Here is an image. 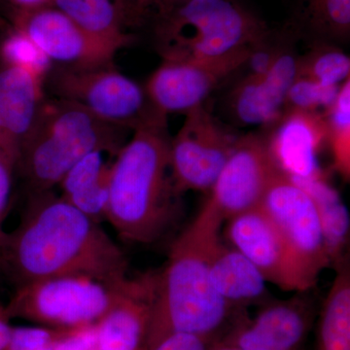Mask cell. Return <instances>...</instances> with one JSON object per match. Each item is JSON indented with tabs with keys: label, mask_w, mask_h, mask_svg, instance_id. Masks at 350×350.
Instances as JSON below:
<instances>
[{
	"label": "cell",
	"mask_w": 350,
	"mask_h": 350,
	"mask_svg": "<svg viewBox=\"0 0 350 350\" xmlns=\"http://www.w3.org/2000/svg\"><path fill=\"white\" fill-rule=\"evenodd\" d=\"M0 262L16 287L61 275L128 278L125 255L100 224L52 191L31 195L19 226L6 234Z\"/></svg>",
	"instance_id": "cell-1"
},
{
	"label": "cell",
	"mask_w": 350,
	"mask_h": 350,
	"mask_svg": "<svg viewBox=\"0 0 350 350\" xmlns=\"http://www.w3.org/2000/svg\"><path fill=\"white\" fill-rule=\"evenodd\" d=\"M225 220L206 200L194 220L177 236L165 266L154 273V300L146 349L174 334L219 340L238 317L209 278V257L222 236Z\"/></svg>",
	"instance_id": "cell-2"
},
{
	"label": "cell",
	"mask_w": 350,
	"mask_h": 350,
	"mask_svg": "<svg viewBox=\"0 0 350 350\" xmlns=\"http://www.w3.org/2000/svg\"><path fill=\"white\" fill-rule=\"evenodd\" d=\"M170 138L167 117H160L133 131L111 162L107 221L126 243H156L176 219Z\"/></svg>",
	"instance_id": "cell-3"
},
{
	"label": "cell",
	"mask_w": 350,
	"mask_h": 350,
	"mask_svg": "<svg viewBox=\"0 0 350 350\" xmlns=\"http://www.w3.org/2000/svg\"><path fill=\"white\" fill-rule=\"evenodd\" d=\"M124 131L70 101L46 100L16 169L22 172L31 195L49 192L87 154L101 150L116 155L125 144Z\"/></svg>",
	"instance_id": "cell-4"
},
{
	"label": "cell",
	"mask_w": 350,
	"mask_h": 350,
	"mask_svg": "<svg viewBox=\"0 0 350 350\" xmlns=\"http://www.w3.org/2000/svg\"><path fill=\"white\" fill-rule=\"evenodd\" d=\"M163 59L206 61L250 50L268 25L236 0H189L155 20Z\"/></svg>",
	"instance_id": "cell-5"
},
{
	"label": "cell",
	"mask_w": 350,
	"mask_h": 350,
	"mask_svg": "<svg viewBox=\"0 0 350 350\" xmlns=\"http://www.w3.org/2000/svg\"><path fill=\"white\" fill-rule=\"evenodd\" d=\"M131 278L108 282L91 275L44 278L16 287L6 305L11 319L69 329L96 324L118 300Z\"/></svg>",
	"instance_id": "cell-6"
},
{
	"label": "cell",
	"mask_w": 350,
	"mask_h": 350,
	"mask_svg": "<svg viewBox=\"0 0 350 350\" xmlns=\"http://www.w3.org/2000/svg\"><path fill=\"white\" fill-rule=\"evenodd\" d=\"M57 98L79 105L96 118L124 130L167 117L156 111L144 87L115 66L68 68L54 64L45 80Z\"/></svg>",
	"instance_id": "cell-7"
},
{
	"label": "cell",
	"mask_w": 350,
	"mask_h": 350,
	"mask_svg": "<svg viewBox=\"0 0 350 350\" xmlns=\"http://www.w3.org/2000/svg\"><path fill=\"white\" fill-rule=\"evenodd\" d=\"M238 137L206 105L185 114L170 144V174L177 192H211Z\"/></svg>",
	"instance_id": "cell-8"
},
{
	"label": "cell",
	"mask_w": 350,
	"mask_h": 350,
	"mask_svg": "<svg viewBox=\"0 0 350 350\" xmlns=\"http://www.w3.org/2000/svg\"><path fill=\"white\" fill-rule=\"evenodd\" d=\"M228 243L247 258L266 282L285 292L310 291L317 280L306 271L261 206L225 221Z\"/></svg>",
	"instance_id": "cell-9"
},
{
	"label": "cell",
	"mask_w": 350,
	"mask_h": 350,
	"mask_svg": "<svg viewBox=\"0 0 350 350\" xmlns=\"http://www.w3.org/2000/svg\"><path fill=\"white\" fill-rule=\"evenodd\" d=\"M313 280L332 264L317 204L282 172L269 184L261 204Z\"/></svg>",
	"instance_id": "cell-10"
},
{
	"label": "cell",
	"mask_w": 350,
	"mask_h": 350,
	"mask_svg": "<svg viewBox=\"0 0 350 350\" xmlns=\"http://www.w3.org/2000/svg\"><path fill=\"white\" fill-rule=\"evenodd\" d=\"M251 49L206 61L163 59L144 85L152 107L167 117L206 105L223 80L243 68Z\"/></svg>",
	"instance_id": "cell-11"
},
{
	"label": "cell",
	"mask_w": 350,
	"mask_h": 350,
	"mask_svg": "<svg viewBox=\"0 0 350 350\" xmlns=\"http://www.w3.org/2000/svg\"><path fill=\"white\" fill-rule=\"evenodd\" d=\"M14 29L27 38L57 66L96 68L114 66L119 51L94 38L54 6L14 9Z\"/></svg>",
	"instance_id": "cell-12"
},
{
	"label": "cell",
	"mask_w": 350,
	"mask_h": 350,
	"mask_svg": "<svg viewBox=\"0 0 350 350\" xmlns=\"http://www.w3.org/2000/svg\"><path fill=\"white\" fill-rule=\"evenodd\" d=\"M280 172L265 135L239 137L207 200L228 220L259 206Z\"/></svg>",
	"instance_id": "cell-13"
},
{
	"label": "cell",
	"mask_w": 350,
	"mask_h": 350,
	"mask_svg": "<svg viewBox=\"0 0 350 350\" xmlns=\"http://www.w3.org/2000/svg\"><path fill=\"white\" fill-rule=\"evenodd\" d=\"M306 292L265 301L252 319L239 314L219 340L241 350H300L317 317Z\"/></svg>",
	"instance_id": "cell-14"
},
{
	"label": "cell",
	"mask_w": 350,
	"mask_h": 350,
	"mask_svg": "<svg viewBox=\"0 0 350 350\" xmlns=\"http://www.w3.org/2000/svg\"><path fill=\"white\" fill-rule=\"evenodd\" d=\"M299 61L300 56L284 43L265 75L241 78L230 94L234 119L245 126L273 125L284 112L288 91L298 76Z\"/></svg>",
	"instance_id": "cell-15"
},
{
	"label": "cell",
	"mask_w": 350,
	"mask_h": 350,
	"mask_svg": "<svg viewBox=\"0 0 350 350\" xmlns=\"http://www.w3.org/2000/svg\"><path fill=\"white\" fill-rule=\"evenodd\" d=\"M44 85L25 69L4 64L0 68V152L14 170L47 100Z\"/></svg>",
	"instance_id": "cell-16"
},
{
	"label": "cell",
	"mask_w": 350,
	"mask_h": 350,
	"mask_svg": "<svg viewBox=\"0 0 350 350\" xmlns=\"http://www.w3.org/2000/svg\"><path fill=\"white\" fill-rule=\"evenodd\" d=\"M265 135L278 169L292 179L324 176L319 153L327 142V126L322 112L285 110Z\"/></svg>",
	"instance_id": "cell-17"
},
{
	"label": "cell",
	"mask_w": 350,
	"mask_h": 350,
	"mask_svg": "<svg viewBox=\"0 0 350 350\" xmlns=\"http://www.w3.org/2000/svg\"><path fill=\"white\" fill-rule=\"evenodd\" d=\"M154 300V273L131 278L125 291L96 323L98 350H144Z\"/></svg>",
	"instance_id": "cell-18"
},
{
	"label": "cell",
	"mask_w": 350,
	"mask_h": 350,
	"mask_svg": "<svg viewBox=\"0 0 350 350\" xmlns=\"http://www.w3.org/2000/svg\"><path fill=\"white\" fill-rule=\"evenodd\" d=\"M208 271L216 293L234 310L269 300L261 273L241 251L225 243L222 236L213 244Z\"/></svg>",
	"instance_id": "cell-19"
},
{
	"label": "cell",
	"mask_w": 350,
	"mask_h": 350,
	"mask_svg": "<svg viewBox=\"0 0 350 350\" xmlns=\"http://www.w3.org/2000/svg\"><path fill=\"white\" fill-rule=\"evenodd\" d=\"M107 155L110 154L101 150L87 154L57 185L59 196L82 213L98 214L107 206L111 162H108Z\"/></svg>",
	"instance_id": "cell-20"
},
{
	"label": "cell",
	"mask_w": 350,
	"mask_h": 350,
	"mask_svg": "<svg viewBox=\"0 0 350 350\" xmlns=\"http://www.w3.org/2000/svg\"><path fill=\"white\" fill-rule=\"evenodd\" d=\"M51 5L66 14L90 36L117 51L133 41V36L125 31L117 0H51Z\"/></svg>",
	"instance_id": "cell-21"
},
{
	"label": "cell",
	"mask_w": 350,
	"mask_h": 350,
	"mask_svg": "<svg viewBox=\"0 0 350 350\" xmlns=\"http://www.w3.org/2000/svg\"><path fill=\"white\" fill-rule=\"evenodd\" d=\"M290 31L312 41L345 42L350 34V0H293Z\"/></svg>",
	"instance_id": "cell-22"
},
{
	"label": "cell",
	"mask_w": 350,
	"mask_h": 350,
	"mask_svg": "<svg viewBox=\"0 0 350 350\" xmlns=\"http://www.w3.org/2000/svg\"><path fill=\"white\" fill-rule=\"evenodd\" d=\"M315 350H350V271L345 261L337 265L319 310Z\"/></svg>",
	"instance_id": "cell-23"
},
{
	"label": "cell",
	"mask_w": 350,
	"mask_h": 350,
	"mask_svg": "<svg viewBox=\"0 0 350 350\" xmlns=\"http://www.w3.org/2000/svg\"><path fill=\"white\" fill-rule=\"evenodd\" d=\"M292 180L312 196L319 211L331 262L340 264L338 258L342 256V250L347 245L349 232L347 207L342 204L338 193L327 183L324 176L305 180Z\"/></svg>",
	"instance_id": "cell-24"
},
{
	"label": "cell",
	"mask_w": 350,
	"mask_h": 350,
	"mask_svg": "<svg viewBox=\"0 0 350 350\" xmlns=\"http://www.w3.org/2000/svg\"><path fill=\"white\" fill-rule=\"evenodd\" d=\"M349 75V57L334 43L312 41V49L299 61L298 75L326 86H340Z\"/></svg>",
	"instance_id": "cell-25"
},
{
	"label": "cell",
	"mask_w": 350,
	"mask_h": 350,
	"mask_svg": "<svg viewBox=\"0 0 350 350\" xmlns=\"http://www.w3.org/2000/svg\"><path fill=\"white\" fill-rule=\"evenodd\" d=\"M327 142L331 147L334 165L345 179L350 174V79L340 85L335 101L323 112Z\"/></svg>",
	"instance_id": "cell-26"
},
{
	"label": "cell",
	"mask_w": 350,
	"mask_h": 350,
	"mask_svg": "<svg viewBox=\"0 0 350 350\" xmlns=\"http://www.w3.org/2000/svg\"><path fill=\"white\" fill-rule=\"evenodd\" d=\"M0 56L4 64L29 71L44 81L54 66L31 39L15 29L0 46Z\"/></svg>",
	"instance_id": "cell-27"
},
{
	"label": "cell",
	"mask_w": 350,
	"mask_h": 350,
	"mask_svg": "<svg viewBox=\"0 0 350 350\" xmlns=\"http://www.w3.org/2000/svg\"><path fill=\"white\" fill-rule=\"evenodd\" d=\"M340 86H326L305 76L298 75L288 91L285 110L323 112L333 105ZM322 112V113H323Z\"/></svg>",
	"instance_id": "cell-28"
},
{
	"label": "cell",
	"mask_w": 350,
	"mask_h": 350,
	"mask_svg": "<svg viewBox=\"0 0 350 350\" xmlns=\"http://www.w3.org/2000/svg\"><path fill=\"white\" fill-rule=\"evenodd\" d=\"M64 329L13 327L5 350H55Z\"/></svg>",
	"instance_id": "cell-29"
},
{
	"label": "cell",
	"mask_w": 350,
	"mask_h": 350,
	"mask_svg": "<svg viewBox=\"0 0 350 350\" xmlns=\"http://www.w3.org/2000/svg\"><path fill=\"white\" fill-rule=\"evenodd\" d=\"M55 350H98L96 324L64 329Z\"/></svg>",
	"instance_id": "cell-30"
},
{
	"label": "cell",
	"mask_w": 350,
	"mask_h": 350,
	"mask_svg": "<svg viewBox=\"0 0 350 350\" xmlns=\"http://www.w3.org/2000/svg\"><path fill=\"white\" fill-rule=\"evenodd\" d=\"M14 170H15L12 165L0 152V248H1L7 234L3 230V222L9 202H10L11 193H12Z\"/></svg>",
	"instance_id": "cell-31"
},
{
	"label": "cell",
	"mask_w": 350,
	"mask_h": 350,
	"mask_svg": "<svg viewBox=\"0 0 350 350\" xmlns=\"http://www.w3.org/2000/svg\"><path fill=\"white\" fill-rule=\"evenodd\" d=\"M161 2L162 0H126L123 6L126 27L129 25L142 24L151 15L155 18Z\"/></svg>",
	"instance_id": "cell-32"
},
{
	"label": "cell",
	"mask_w": 350,
	"mask_h": 350,
	"mask_svg": "<svg viewBox=\"0 0 350 350\" xmlns=\"http://www.w3.org/2000/svg\"><path fill=\"white\" fill-rule=\"evenodd\" d=\"M209 342L189 334H174L148 350H208Z\"/></svg>",
	"instance_id": "cell-33"
},
{
	"label": "cell",
	"mask_w": 350,
	"mask_h": 350,
	"mask_svg": "<svg viewBox=\"0 0 350 350\" xmlns=\"http://www.w3.org/2000/svg\"><path fill=\"white\" fill-rule=\"evenodd\" d=\"M11 317L7 312L6 305L0 303V350H5L10 338L13 326Z\"/></svg>",
	"instance_id": "cell-34"
},
{
	"label": "cell",
	"mask_w": 350,
	"mask_h": 350,
	"mask_svg": "<svg viewBox=\"0 0 350 350\" xmlns=\"http://www.w3.org/2000/svg\"><path fill=\"white\" fill-rule=\"evenodd\" d=\"M14 9H34L50 6L51 0H8Z\"/></svg>",
	"instance_id": "cell-35"
},
{
	"label": "cell",
	"mask_w": 350,
	"mask_h": 350,
	"mask_svg": "<svg viewBox=\"0 0 350 350\" xmlns=\"http://www.w3.org/2000/svg\"><path fill=\"white\" fill-rule=\"evenodd\" d=\"M187 1H189V0H162L160 7H159L158 11H157L154 20L163 17L165 14L170 12V11L176 8V7L180 6L182 4H184Z\"/></svg>",
	"instance_id": "cell-36"
},
{
	"label": "cell",
	"mask_w": 350,
	"mask_h": 350,
	"mask_svg": "<svg viewBox=\"0 0 350 350\" xmlns=\"http://www.w3.org/2000/svg\"><path fill=\"white\" fill-rule=\"evenodd\" d=\"M208 350H241L238 347H232L231 345L225 344L220 340H215L209 345Z\"/></svg>",
	"instance_id": "cell-37"
},
{
	"label": "cell",
	"mask_w": 350,
	"mask_h": 350,
	"mask_svg": "<svg viewBox=\"0 0 350 350\" xmlns=\"http://www.w3.org/2000/svg\"><path fill=\"white\" fill-rule=\"evenodd\" d=\"M126 0H117V2H118V4H119L120 8H121L122 13H123V6H124V4L126 3ZM124 22H125V21H124Z\"/></svg>",
	"instance_id": "cell-38"
},
{
	"label": "cell",
	"mask_w": 350,
	"mask_h": 350,
	"mask_svg": "<svg viewBox=\"0 0 350 350\" xmlns=\"http://www.w3.org/2000/svg\"><path fill=\"white\" fill-rule=\"evenodd\" d=\"M144 350H147V349H144Z\"/></svg>",
	"instance_id": "cell-39"
}]
</instances>
